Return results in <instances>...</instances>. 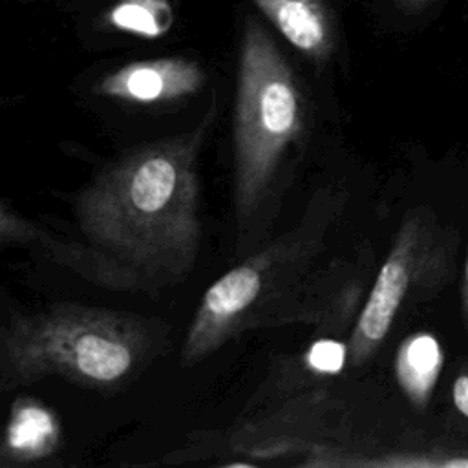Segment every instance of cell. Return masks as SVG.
Returning a JSON list of instances; mask_svg holds the SVG:
<instances>
[{
	"mask_svg": "<svg viewBox=\"0 0 468 468\" xmlns=\"http://www.w3.org/2000/svg\"><path fill=\"white\" fill-rule=\"evenodd\" d=\"M207 124L128 152L79 197L82 234L128 271L179 276L197 252L196 154Z\"/></svg>",
	"mask_w": 468,
	"mask_h": 468,
	"instance_id": "6da1fadb",
	"label": "cell"
},
{
	"mask_svg": "<svg viewBox=\"0 0 468 468\" xmlns=\"http://www.w3.org/2000/svg\"><path fill=\"white\" fill-rule=\"evenodd\" d=\"M146 320L84 305H57L15 318L2 335L4 388L58 375L86 388H113L154 351Z\"/></svg>",
	"mask_w": 468,
	"mask_h": 468,
	"instance_id": "7a4b0ae2",
	"label": "cell"
},
{
	"mask_svg": "<svg viewBox=\"0 0 468 468\" xmlns=\"http://www.w3.org/2000/svg\"><path fill=\"white\" fill-rule=\"evenodd\" d=\"M302 128V99L292 71L267 31L247 18L234 110V205L239 221L256 210Z\"/></svg>",
	"mask_w": 468,
	"mask_h": 468,
	"instance_id": "3957f363",
	"label": "cell"
},
{
	"mask_svg": "<svg viewBox=\"0 0 468 468\" xmlns=\"http://www.w3.org/2000/svg\"><path fill=\"white\" fill-rule=\"evenodd\" d=\"M263 287L261 265L245 261L216 280L197 307L183 344V364L192 366L216 351L234 331Z\"/></svg>",
	"mask_w": 468,
	"mask_h": 468,
	"instance_id": "277c9868",
	"label": "cell"
},
{
	"mask_svg": "<svg viewBox=\"0 0 468 468\" xmlns=\"http://www.w3.org/2000/svg\"><path fill=\"white\" fill-rule=\"evenodd\" d=\"M420 245V230L415 221L408 223L384 261L369 298L358 316L351 338V360L360 366L388 335L391 322L410 289V282L417 272V249Z\"/></svg>",
	"mask_w": 468,
	"mask_h": 468,
	"instance_id": "5b68a950",
	"label": "cell"
},
{
	"mask_svg": "<svg viewBox=\"0 0 468 468\" xmlns=\"http://www.w3.org/2000/svg\"><path fill=\"white\" fill-rule=\"evenodd\" d=\"M203 80V71L192 60L179 57L152 58L130 62L106 75L97 84V91L126 102L155 104L196 93Z\"/></svg>",
	"mask_w": 468,
	"mask_h": 468,
	"instance_id": "8992f818",
	"label": "cell"
},
{
	"mask_svg": "<svg viewBox=\"0 0 468 468\" xmlns=\"http://www.w3.org/2000/svg\"><path fill=\"white\" fill-rule=\"evenodd\" d=\"M278 31L302 53L324 58L331 49V29L320 0H252Z\"/></svg>",
	"mask_w": 468,
	"mask_h": 468,
	"instance_id": "52a82bcc",
	"label": "cell"
},
{
	"mask_svg": "<svg viewBox=\"0 0 468 468\" xmlns=\"http://www.w3.org/2000/svg\"><path fill=\"white\" fill-rule=\"evenodd\" d=\"M58 435V422L46 406L35 400H18L7 420L4 459L15 463L40 459L57 448Z\"/></svg>",
	"mask_w": 468,
	"mask_h": 468,
	"instance_id": "ba28073f",
	"label": "cell"
},
{
	"mask_svg": "<svg viewBox=\"0 0 468 468\" xmlns=\"http://www.w3.org/2000/svg\"><path fill=\"white\" fill-rule=\"evenodd\" d=\"M442 367V351L430 333H417L406 338L397 353L395 371L400 388L411 402L424 406Z\"/></svg>",
	"mask_w": 468,
	"mask_h": 468,
	"instance_id": "9c48e42d",
	"label": "cell"
},
{
	"mask_svg": "<svg viewBox=\"0 0 468 468\" xmlns=\"http://www.w3.org/2000/svg\"><path fill=\"white\" fill-rule=\"evenodd\" d=\"M106 22L143 38H157L170 31L174 9L170 0H121L108 11Z\"/></svg>",
	"mask_w": 468,
	"mask_h": 468,
	"instance_id": "30bf717a",
	"label": "cell"
},
{
	"mask_svg": "<svg viewBox=\"0 0 468 468\" xmlns=\"http://www.w3.org/2000/svg\"><path fill=\"white\" fill-rule=\"evenodd\" d=\"M346 360V346L336 340H318L307 351V364L318 373H338Z\"/></svg>",
	"mask_w": 468,
	"mask_h": 468,
	"instance_id": "8fae6325",
	"label": "cell"
},
{
	"mask_svg": "<svg viewBox=\"0 0 468 468\" xmlns=\"http://www.w3.org/2000/svg\"><path fill=\"white\" fill-rule=\"evenodd\" d=\"M453 402L455 408L468 417V375H459L453 382Z\"/></svg>",
	"mask_w": 468,
	"mask_h": 468,
	"instance_id": "7c38bea8",
	"label": "cell"
},
{
	"mask_svg": "<svg viewBox=\"0 0 468 468\" xmlns=\"http://www.w3.org/2000/svg\"><path fill=\"white\" fill-rule=\"evenodd\" d=\"M391 2L397 5V9H400L406 15H419L428 7H431L437 0H391Z\"/></svg>",
	"mask_w": 468,
	"mask_h": 468,
	"instance_id": "4fadbf2b",
	"label": "cell"
},
{
	"mask_svg": "<svg viewBox=\"0 0 468 468\" xmlns=\"http://www.w3.org/2000/svg\"><path fill=\"white\" fill-rule=\"evenodd\" d=\"M464 285H466V291H464V302H466V311H468V258H466V269H464Z\"/></svg>",
	"mask_w": 468,
	"mask_h": 468,
	"instance_id": "5bb4252c",
	"label": "cell"
}]
</instances>
